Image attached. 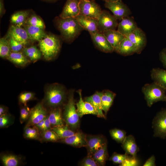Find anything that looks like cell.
Masks as SVG:
<instances>
[{
	"label": "cell",
	"mask_w": 166,
	"mask_h": 166,
	"mask_svg": "<svg viewBox=\"0 0 166 166\" xmlns=\"http://www.w3.org/2000/svg\"><path fill=\"white\" fill-rule=\"evenodd\" d=\"M68 94L63 85L57 83L52 84L46 88L42 102L48 110L61 107L67 101Z\"/></svg>",
	"instance_id": "cell-1"
},
{
	"label": "cell",
	"mask_w": 166,
	"mask_h": 166,
	"mask_svg": "<svg viewBox=\"0 0 166 166\" xmlns=\"http://www.w3.org/2000/svg\"><path fill=\"white\" fill-rule=\"evenodd\" d=\"M56 23L62 38L68 42H73L84 30L75 18H58Z\"/></svg>",
	"instance_id": "cell-2"
},
{
	"label": "cell",
	"mask_w": 166,
	"mask_h": 166,
	"mask_svg": "<svg viewBox=\"0 0 166 166\" xmlns=\"http://www.w3.org/2000/svg\"><path fill=\"white\" fill-rule=\"evenodd\" d=\"M74 94L73 89L68 92L67 101L64 106L62 115L65 124L71 129L77 132L80 127V117L75 107Z\"/></svg>",
	"instance_id": "cell-3"
},
{
	"label": "cell",
	"mask_w": 166,
	"mask_h": 166,
	"mask_svg": "<svg viewBox=\"0 0 166 166\" xmlns=\"http://www.w3.org/2000/svg\"><path fill=\"white\" fill-rule=\"evenodd\" d=\"M39 42L40 49L46 60L50 61L56 57L61 47L60 41L57 36L48 35Z\"/></svg>",
	"instance_id": "cell-4"
},
{
	"label": "cell",
	"mask_w": 166,
	"mask_h": 166,
	"mask_svg": "<svg viewBox=\"0 0 166 166\" xmlns=\"http://www.w3.org/2000/svg\"><path fill=\"white\" fill-rule=\"evenodd\" d=\"M142 91L149 107L157 102L166 101V91L153 82L144 85L142 87Z\"/></svg>",
	"instance_id": "cell-5"
},
{
	"label": "cell",
	"mask_w": 166,
	"mask_h": 166,
	"mask_svg": "<svg viewBox=\"0 0 166 166\" xmlns=\"http://www.w3.org/2000/svg\"><path fill=\"white\" fill-rule=\"evenodd\" d=\"M118 20L109 12L102 11L98 19L97 28L98 31L101 33L110 30H115L117 27Z\"/></svg>",
	"instance_id": "cell-6"
},
{
	"label": "cell",
	"mask_w": 166,
	"mask_h": 166,
	"mask_svg": "<svg viewBox=\"0 0 166 166\" xmlns=\"http://www.w3.org/2000/svg\"><path fill=\"white\" fill-rule=\"evenodd\" d=\"M152 126L154 137L166 138V109H162L157 113L152 120Z\"/></svg>",
	"instance_id": "cell-7"
},
{
	"label": "cell",
	"mask_w": 166,
	"mask_h": 166,
	"mask_svg": "<svg viewBox=\"0 0 166 166\" xmlns=\"http://www.w3.org/2000/svg\"><path fill=\"white\" fill-rule=\"evenodd\" d=\"M80 14L98 19L102 10L95 0H80Z\"/></svg>",
	"instance_id": "cell-8"
},
{
	"label": "cell",
	"mask_w": 166,
	"mask_h": 166,
	"mask_svg": "<svg viewBox=\"0 0 166 166\" xmlns=\"http://www.w3.org/2000/svg\"><path fill=\"white\" fill-rule=\"evenodd\" d=\"M105 6L113 13L117 20L120 21L129 16L131 13L129 8L121 0L105 2Z\"/></svg>",
	"instance_id": "cell-9"
},
{
	"label": "cell",
	"mask_w": 166,
	"mask_h": 166,
	"mask_svg": "<svg viewBox=\"0 0 166 166\" xmlns=\"http://www.w3.org/2000/svg\"><path fill=\"white\" fill-rule=\"evenodd\" d=\"M48 111L42 102L38 103L30 109V113L25 127L32 126L43 120L47 116Z\"/></svg>",
	"instance_id": "cell-10"
},
{
	"label": "cell",
	"mask_w": 166,
	"mask_h": 166,
	"mask_svg": "<svg viewBox=\"0 0 166 166\" xmlns=\"http://www.w3.org/2000/svg\"><path fill=\"white\" fill-rule=\"evenodd\" d=\"M86 140L87 155L91 156L107 143L106 138L101 135H86Z\"/></svg>",
	"instance_id": "cell-11"
},
{
	"label": "cell",
	"mask_w": 166,
	"mask_h": 166,
	"mask_svg": "<svg viewBox=\"0 0 166 166\" xmlns=\"http://www.w3.org/2000/svg\"><path fill=\"white\" fill-rule=\"evenodd\" d=\"M125 37L128 38L134 45L137 54H140L146 46L147 40L146 34L139 28L138 27Z\"/></svg>",
	"instance_id": "cell-12"
},
{
	"label": "cell",
	"mask_w": 166,
	"mask_h": 166,
	"mask_svg": "<svg viewBox=\"0 0 166 166\" xmlns=\"http://www.w3.org/2000/svg\"><path fill=\"white\" fill-rule=\"evenodd\" d=\"M90 35L94 44L99 50L105 53L114 51L113 48L103 33L98 32Z\"/></svg>",
	"instance_id": "cell-13"
},
{
	"label": "cell",
	"mask_w": 166,
	"mask_h": 166,
	"mask_svg": "<svg viewBox=\"0 0 166 166\" xmlns=\"http://www.w3.org/2000/svg\"><path fill=\"white\" fill-rule=\"evenodd\" d=\"M75 18L84 30L88 31L90 34L99 32L97 28V19L81 14Z\"/></svg>",
	"instance_id": "cell-14"
},
{
	"label": "cell",
	"mask_w": 166,
	"mask_h": 166,
	"mask_svg": "<svg viewBox=\"0 0 166 166\" xmlns=\"http://www.w3.org/2000/svg\"><path fill=\"white\" fill-rule=\"evenodd\" d=\"M79 2L80 0H66L59 17L75 18L79 15L80 14Z\"/></svg>",
	"instance_id": "cell-15"
},
{
	"label": "cell",
	"mask_w": 166,
	"mask_h": 166,
	"mask_svg": "<svg viewBox=\"0 0 166 166\" xmlns=\"http://www.w3.org/2000/svg\"><path fill=\"white\" fill-rule=\"evenodd\" d=\"M57 142L77 148L86 147L87 145L86 135L80 131H77L73 135L65 139H60Z\"/></svg>",
	"instance_id": "cell-16"
},
{
	"label": "cell",
	"mask_w": 166,
	"mask_h": 166,
	"mask_svg": "<svg viewBox=\"0 0 166 166\" xmlns=\"http://www.w3.org/2000/svg\"><path fill=\"white\" fill-rule=\"evenodd\" d=\"M6 36L13 38L24 45L30 40L24 27L13 24L10 26Z\"/></svg>",
	"instance_id": "cell-17"
},
{
	"label": "cell",
	"mask_w": 166,
	"mask_h": 166,
	"mask_svg": "<svg viewBox=\"0 0 166 166\" xmlns=\"http://www.w3.org/2000/svg\"><path fill=\"white\" fill-rule=\"evenodd\" d=\"M77 92L79 100L76 103L77 111L80 118L86 114H93L97 116L96 112L93 105L89 102L84 100L82 98V90L79 89Z\"/></svg>",
	"instance_id": "cell-18"
},
{
	"label": "cell",
	"mask_w": 166,
	"mask_h": 166,
	"mask_svg": "<svg viewBox=\"0 0 166 166\" xmlns=\"http://www.w3.org/2000/svg\"><path fill=\"white\" fill-rule=\"evenodd\" d=\"M117 30L125 36L131 34L138 27L133 18L129 16L120 21Z\"/></svg>",
	"instance_id": "cell-19"
},
{
	"label": "cell",
	"mask_w": 166,
	"mask_h": 166,
	"mask_svg": "<svg viewBox=\"0 0 166 166\" xmlns=\"http://www.w3.org/2000/svg\"><path fill=\"white\" fill-rule=\"evenodd\" d=\"M102 92L96 91L93 95L86 97L84 100L90 103L93 107L97 114V116L105 119V115L103 113L101 103Z\"/></svg>",
	"instance_id": "cell-20"
},
{
	"label": "cell",
	"mask_w": 166,
	"mask_h": 166,
	"mask_svg": "<svg viewBox=\"0 0 166 166\" xmlns=\"http://www.w3.org/2000/svg\"><path fill=\"white\" fill-rule=\"evenodd\" d=\"M103 33L113 48L114 51L117 53L120 43L125 36L116 30H110Z\"/></svg>",
	"instance_id": "cell-21"
},
{
	"label": "cell",
	"mask_w": 166,
	"mask_h": 166,
	"mask_svg": "<svg viewBox=\"0 0 166 166\" xmlns=\"http://www.w3.org/2000/svg\"><path fill=\"white\" fill-rule=\"evenodd\" d=\"M48 116L52 128L65 124L63 117L61 107H57L49 110Z\"/></svg>",
	"instance_id": "cell-22"
},
{
	"label": "cell",
	"mask_w": 166,
	"mask_h": 166,
	"mask_svg": "<svg viewBox=\"0 0 166 166\" xmlns=\"http://www.w3.org/2000/svg\"><path fill=\"white\" fill-rule=\"evenodd\" d=\"M0 160L4 166H18L23 162V157L10 153H3L0 154Z\"/></svg>",
	"instance_id": "cell-23"
},
{
	"label": "cell",
	"mask_w": 166,
	"mask_h": 166,
	"mask_svg": "<svg viewBox=\"0 0 166 166\" xmlns=\"http://www.w3.org/2000/svg\"><path fill=\"white\" fill-rule=\"evenodd\" d=\"M121 146L125 153L132 156H136L139 150L134 137L131 135L126 136Z\"/></svg>",
	"instance_id": "cell-24"
},
{
	"label": "cell",
	"mask_w": 166,
	"mask_h": 166,
	"mask_svg": "<svg viewBox=\"0 0 166 166\" xmlns=\"http://www.w3.org/2000/svg\"><path fill=\"white\" fill-rule=\"evenodd\" d=\"M23 27L31 41L39 42L48 35L44 29L39 27L27 25H25Z\"/></svg>",
	"instance_id": "cell-25"
},
{
	"label": "cell",
	"mask_w": 166,
	"mask_h": 166,
	"mask_svg": "<svg viewBox=\"0 0 166 166\" xmlns=\"http://www.w3.org/2000/svg\"><path fill=\"white\" fill-rule=\"evenodd\" d=\"M150 75L153 82L166 91V69L153 68L151 71Z\"/></svg>",
	"instance_id": "cell-26"
},
{
	"label": "cell",
	"mask_w": 166,
	"mask_h": 166,
	"mask_svg": "<svg viewBox=\"0 0 166 166\" xmlns=\"http://www.w3.org/2000/svg\"><path fill=\"white\" fill-rule=\"evenodd\" d=\"M101 97L102 109L106 116L113 103L116 94L109 90H105L102 91Z\"/></svg>",
	"instance_id": "cell-27"
},
{
	"label": "cell",
	"mask_w": 166,
	"mask_h": 166,
	"mask_svg": "<svg viewBox=\"0 0 166 166\" xmlns=\"http://www.w3.org/2000/svg\"><path fill=\"white\" fill-rule=\"evenodd\" d=\"M117 53L124 56H128L136 53V49L133 43L125 37L121 42Z\"/></svg>",
	"instance_id": "cell-28"
},
{
	"label": "cell",
	"mask_w": 166,
	"mask_h": 166,
	"mask_svg": "<svg viewBox=\"0 0 166 166\" xmlns=\"http://www.w3.org/2000/svg\"><path fill=\"white\" fill-rule=\"evenodd\" d=\"M30 11L21 10L17 11L11 16L10 21L13 25L22 27L25 25L26 21L29 16Z\"/></svg>",
	"instance_id": "cell-29"
},
{
	"label": "cell",
	"mask_w": 166,
	"mask_h": 166,
	"mask_svg": "<svg viewBox=\"0 0 166 166\" xmlns=\"http://www.w3.org/2000/svg\"><path fill=\"white\" fill-rule=\"evenodd\" d=\"M6 59L15 65L20 66H24L30 62L24 53L20 51L11 52Z\"/></svg>",
	"instance_id": "cell-30"
},
{
	"label": "cell",
	"mask_w": 166,
	"mask_h": 166,
	"mask_svg": "<svg viewBox=\"0 0 166 166\" xmlns=\"http://www.w3.org/2000/svg\"><path fill=\"white\" fill-rule=\"evenodd\" d=\"M92 156L99 166H104L109 158L107 143L95 152Z\"/></svg>",
	"instance_id": "cell-31"
},
{
	"label": "cell",
	"mask_w": 166,
	"mask_h": 166,
	"mask_svg": "<svg viewBox=\"0 0 166 166\" xmlns=\"http://www.w3.org/2000/svg\"><path fill=\"white\" fill-rule=\"evenodd\" d=\"M51 130L55 133L60 140L65 139L71 136L77 132L71 129L65 124L62 126L53 127Z\"/></svg>",
	"instance_id": "cell-32"
},
{
	"label": "cell",
	"mask_w": 166,
	"mask_h": 166,
	"mask_svg": "<svg viewBox=\"0 0 166 166\" xmlns=\"http://www.w3.org/2000/svg\"><path fill=\"white\" fill-rule=\"evenodd\" d=\"M23 53L29 60L33 61L39 60L42 55L40 49L35 46L24 48Z\"/></svg>",
	"instance_id": "cell-33"
},
{
	"label": "cell",
	"mask_w": 166,
	"mask_h": 166,
	"mask_svg": "<svg viewBox=\"0 0 166 166\" xmlns=\"http://www.w3.org/2000/svg\"><path fill=\"white\" fill-rule=\"evenodd\" d=\"M23 136L28 139L39 140L40 132L35 126L25 127L24 129Z\"/></svg>",
	"instance_id": "cell-34"
},
{
	"label": "cell",
	"mask_w": 166,
	"mask_h": 166,
	"mask_svg": "<svg viewBox=\"0 0 166 166\" xmlns=\"http://www.w3.org/2000/svg\"><path fill=\"white\" fill-rule=\"evenodd\" d=\"M59 140L57 135L52 130L42 131L40 132L39 141L41 142H57Z\"/></svg>",
	"instance_id": "cell-35"
},
{
	"label": "cell",
	"mask_w": 166,
	"mask_h": 166,
	"mask_svg": "<svg viewBox=\"0 0 166 166\" xmlns=\"http://www.w3.org/2000/svg\"><path fill=\"white\" fill-rule=\"evenodd\" d=\"M11 50L8 40L6 37L0 39V56L2 58H6L9 56Z\"/></svg>",
	"instance_id": "cell-36"
},
{
	"label": "cell",
	"mask_w": 166,
	"mask_h": 166,
	"mask_svg": "<svg viewBox=\"0 0 166 166\" xmlns=\"http://www.w3.org/2000/svg\"><path fill=\"white\" fill-rule=\"evenodd\" d=\"M25 25L37 27L44 29L45 28V26L43 20L35 14L29 17Z\"/></svg>",
	"instance_id": "cell-37"
},
{
	"label": "cell",
	"mask_w": 166,
	"mask_h": 166,
	"mask_svg": "<svg viewBox=\"0 0 166 166\" xmlns=\"http://www.w3.org/2000/svg\"><path fill=\"white\" fill-rule=\"evenodd\" d=\"M109 133L113 140L121 144L127 136L125 131L116 128L110 130Z\"/></svg>",
	"instance_id": "cell-38"
},
{
	"label": "cell",
	"mask_w": 166,
	"mask_h": 166,
	"mask_svg": "<svg viewBox=\"0 0 166 166\" xmlns=\"http://www.w3.org/2000/svg\"><path fill=\"white\" fill-rule=\"evenodd\" d=\"M14 119L13 117L9 113L0 116V128H7L12 125L14 123Z\"/></svg>",
	"instance_id": "cell-39"
},
{
	"label": "cell",
	"mask_w": 166,
	"mask_h": 166,
	"mask_svg": "<svg viewBox=\"0 0 166 166\" xmlns=\"http://www.w3.org/2000/svg\"><path fill=\"white\" fill-rule=\"evenodd\" d=\"M6 37L8 40L11 52H19L23 49L24 45L23 44L11 37L6 36Z\"/></svg>",
	"instance_id": "cell-40"
},
{
	"label": "cell",
	"mask_w": 166,
	"mask_h": 166,
	"mask_svg": "<svg viewBox=\"0 0 166 166\" xmlns=\"http://www.w3.org/2000/svg\"><path fill=\"white\" fill-rule=\"evenodd\" d=\"M34 94L33 92H23L19 95V101L20 103L23 104L24 106H26L27 102L33 99L34 98Z\"/></svg>",
	"instance_id": "cell-41"
},
{
	"label": "cell",
	"mask_w": 166,
	"mask_h": 166,
	"mask_svg": "<svg viewBox=\"0 0 166 166\" xmlns=\"http://www.w3.org/2000/svg\"><path fill=\"white\" fill-rule=\"evenodd\" d=\"M129 155L126 153L124 154H120L114 152L109 160L115 164L120 165L125 160Z\"/></svg>",
	"instance_id": "cell-42"
},
{
	"label": "cell",
	"mask_w": 166,
	"mask_h": 166,
	"mask_svg": "<svg viewBox=\"0 0 166 166\" xmlns=\"http://www.w3.org/2000/svg\"><path fill=\"white\" fill-rule=\"evenodd\" d=\"M140 164V162L136 156L129 155L125 160L119 166H137Z\"/></svg>",
	"instance_id": "cell-43"
},
{
	"label": "cell",
	"mask_w": 166,
	"mask_h": 166,
	"mask_svg": "<svg viewBox=\"0 0 166 166\" xmlns=\"http://www.w3.org/2000/svg\"><path fill=\"white\" fill-rule=\"evenodd\" d=\"M30 113V109L26 106L22 107L20 110V121L22 124L27 121L29 117Z\"/></svg>",
	"instance_id": "cell-44"
},
{
	"label": "cell",
	"mask_w": 166,
	"mask_h": 166,
	"mask_svg": "<svg viewBox=\"0 0 166 166\" xmlns=\"http://www.w3.org/2000/svg\"><path fill=\"white\" fill-rule=\"evenodd\" d=\"M81 166H99L91 156L87 155L79 163Z\"/></svg>",
	"instance_id": "cell-45"
},
{
	"label": "cell",
	"mask_w": 166,
	"mask_h": 166,
	"mask_svg": "<svg viewBox=\"0 0 166 166\" xmlns=\"http://www.w3.org/2000/svg\"><path fill=\"white\" fill-rule=\"evenodd\" d=\"M159 59L163 66L166 69V47L160 52Z\"/></svg>",
	"instance_id": "cell-46"
},
{
	"label": "cell",
	"mask_w": 166,
	"mask_h": 166,
	"mask_svg": "<svg viewBox=\"0 0 166 166\" xmlns=\"http://www.w3.org/2000/svg\"><path fill=\"white\" fill-rule=\"evenodd\" d=\"M156 158L155 156L152 155L148 158L144 164L143 166H155Z\"/></svg>",
	"instance_id": "cell-47"
},
{
	"label": "cell",
	"mask_w": 166,
	"mask_h": 166,
	"mask_svg": "<svg viewBox=\"0 0 166 166\" xmlns=\"http://www.w3.org/2000/svg\"><path fill=\"white\" fill-rule=\"evenodd\" d=\"M51 129L52 127L50 121L49 119L48 115L45 118L44 124L43 129L42 131L47 130H51Z\"/></svg>",
	"instance_id": "cell-48"
},
{
	"label": "cell",
	"mask_w": 166,
	"mask_h": 166,
	"mask_svg": "<svg viewBox=\"0 0 166 166\" xmlns=\"http://www.w3.org/2000/svg\"><path fill=\"white\" fill-rule=\"evenodd\" d=\"M8 109L7 107L4 105H0V116L8 113Z\"/></svg>",
	"instance_id": "cell-49"
},
{
	"label": "cell",
	"mask_w": 166,
	"mask_h": 166,
	"mask_svg": "<svg viewBox=\"0 0 166 166\" xmlns=\"http://www.w3.org/2000/svg\"><path fill=\"white\" fill-rule=\"evenodd\" d=\"M6 10L4 7V0H0V15L2 17L5 13Z\"/></svg>",
	"instance_id": "cell-50"
},
{
	"label": "cell",
	"mask_w": 166,
	"mask_h": 166,
	"mask_svg": "<svg viewBox=\"0 0 166 166\" xmlns=\"http://www.w3.org/2000/svg\"><path fill=\"white\" fill-rule=\"evenodd\" d=\"M45 119L35 125L38 128L40 132H42L45 123Z\"/></svg>",
	"instance_id": "cell-51"
},
{
	"label": "cell",
	"mask_w": 166,
	"mask_h": 166,
	"mask_svg": "<svg viewBox=\"0 0 166 166\" xmlns=\"http://www.w3.org/2000/svg\"><path fill=\"white\" fill-rule=\"evenodd\" d=\"M43 1H44L47 2H56L58 0H42Z\"/></svg>",
	"instance_id": "cell-52"
},
{
	"label": "cell",
	"mask_w": 166,
	"mask_h": 166,
	"mask_svg": "<svg viewBox=\"0 0 166 166\" xmlns=\"http://www.w3.org/2000/svg\"><path fill=\"white\" fill-rule=\"evenodd\" d=\"M103 1H104L105 2H115L117 1H118L119 0H102Z\"/></svg>",
	"instance_id": "cell-53"
},
{
	"label": "cell",
	"mask_w": 166,
	"mask_h": 166,
	"mask_svg": "<svg viewBox=\"0 0 166 166\" xmlns=\"http://www.w3.org/2000/svg\"><path fill=\"white\" fill-rule=\"evenodd\" d=\"M165 102H166V101Z\"/></svg>",
	"instance_id": "cell-54"
}]
</instances>
